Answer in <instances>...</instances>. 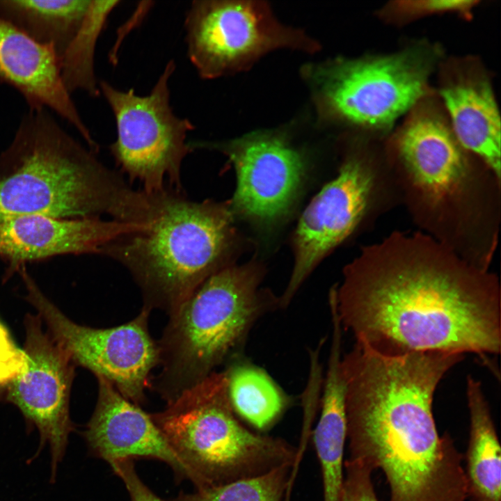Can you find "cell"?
<instances>
[{
    "label": "cell",
    "mask_w": 501,
    "mask_h": 501,
    "mask_svg": "<svg viewBox=\"0 0 501 501\" xmlns=\"http://www.w3.org/2000/svg\"><path fill=\"white\" fill-rule=\"evenodd\" d=\"M429 73V61L413 51L307 67L324 118L372 129L389 126L415 105Z\"/></svg>",
    "instance_id": "52a82bcc"
},
{
    "label": "cell",
    "mask_w": 501,
    "mask_h": 501,
    "mask_svg": "<svg viewBox=\"0 0 501 501\" xmlns=\"http://www.w3.org/2000/svg\"><path fill=\"white\" fill-rule=\"evenodd\" d=\"M293 466H283L267 473L182 493L174 501H284Z\"/></svg>",
    "instance_id": "cb8c5ba5"
},
{
    "label": "cell",
    "mask_w": 501,
    "mask_h": 501,
    "mask_svg": "<svg viewBox=\"0 0 501 501\" xmlns=\"http://www.w3.org/2000/svg\"><path fill=\"white\" fill-rule=\"evenodd\" d=\"M21 367L6 384L5 399L38 430L51 453L52 478L73 426L70 399L76 365L37 315L24 318Z\"/></svg>",
    "instance_id": "8fae6325"
},
{
    "label": "cell",
    "mask_w": 501,
    "mask_h": 501,
    "mask_svg": "<svg viewBox=\"0 0 501 501\" xmlns=\"http://www.w3.org/2000/svg\"><path fill=\"white\" fill-rule=\"evenodd\" d=\"M96 378L97 403L84 433L93 454L109 464L135 458L157 459L197 488L196 477L170 447L150 415L125 399L106 379Z\"/></svg>",
    "instance_id": "9a60e30c"
},
{
    "label": "cell",
    "mask_w": 501,
    "mask_h": 501,
    "mask_svg": "<svg viewBox=\"0 0 501 501\" xmlns=\"http://www.w3.org/2000/svg\"><path fill=\"white\" fill-rule=\"evenodd\" d=\"M154 202L150 225L113 240L101 255L127 268L141 289L143 308L170 315L229 265L234 214L230 201L196 202L172 187L155 193Z\"/></svg>",
    "instance_id": "277c9868"
},
{
    "label": "cell",
    "mask_w": 501,
    "mask_h": 501,
    "mask_svg": "<svg viewBox=\"0 0 501 501\" xmlns=\"http://www.w3.org/2000/svg\"><path fill=\"white\" fill-rule=\"evenodd\" d=\"M342 328L386 354L419 351L488 355L501 349L496 278L418 237L368 248L335 285Z\"/></svg>",
    "instance_id": "6da1fadb"
},
{
    "label": "cell",
    "mask_w": 501,
    "mask_h": 501,
    "mask_svg": "<svg viewBox=\"0 0 501 501\" xmlns=\"http://www.w3.org/2000/svg\"><path fill=\"white\" fill-rule=\"evenodd\" d=\"M110 466L124 482L131 501H164L155 495L139 478L133 460H122L112 463Z\"/></svg>",
    "instance_id": "4316f807"
},
{
    "label": "cell",
    "mask_w": 501,
    "mask_h": 501,
    "mask_svg": "<svg viewBox=\"0 0 501 501\" xmlns=\"http://www.w3.org/2000/svg\"><path fill=\"white\" fill-rule=\"evenodd\" d=\"M175 70V61H169L145 95L133 88L120 90L105 80L99 82L116 125L111 154L129 180L139 181L147 193L165 189L167 180L180 190L182 164L191 151L186 139L195 127L177 116L170 105L169 82Z\"/></svg>",
    "instance_id": "ba28073f"
},
{
    "label": "cell",
    "mask_w": 501,
    "mask_h": 501,
    "mask_svg": "<svg viewBox=\"0 0 501 501\" xmlns=\"http://www.w3.org/2000/svg\"><path fill=\"white\" fill-rule=\"evenodd\" d=\"M291 490L288 489L286 492L284 501H289Z\"/></svg>",
    "instance_id": "83f0119b"
},
{
    "label": "cell",
    "mask_w": 501,
    "mask_h": 501,
    "mask_svg": "<svg viewBox=\"0 0 501 501\" xmlns=\"http://www.w3.org/2000/svg\"><path fill=\"white\" fill-rule=\"evenodd\" d=\"M466 397L470 438L465 474L475 501H501V450L490 407L479 381L468 376Z\"/></svg>",
    "instance_id": "d6986e66"
},
{
    "label": "cell",
    "mask_w": 501,
    "mask_h": 501,
    "mask_svg": "<svg viewBox=\"0 0 501 501\" xmlns=\"http://www.w3.org/2000/svg\"><path fill=\"white\" fill-rule=\"evenodd\" d=\"M144 225L101 218H60L35 214L0 222V257L6 278L26 262L63 255L101 254L117 238Z\"/></svg>",
    "instance_id": "5bb4252c"
},
{
    "label": "cell",
    "mask_w": 501,
    "mask_h": 501,
    "mask_svg": "<svg viewBox=\"0 0 501 501\" xmlns=\"http://www.w3.org/2000/svg\"><path fill=\"white\" fill-rule=\"evenodd\" d=\"M92 0H0V17L54 47L59 58L81 27Z\"/></svg>",
    "instance_id": "ffe728a7"
},
{
    "label": "cell",
    "mask_w": 501,
    "mask_h": 501,
    "mask_svg": "<svg viewBox=\"0 0 501 501\" xmlns=\"http://www.w3.org/2000/svg\"><path fill=\"white\" fill-rule=\"evenodd\" d=\"M397 145L415 183L434 197L450 191L465 173L462 146L438 113L415 111L402 127Z\"/></svg>",
    "instance_id": "e0dca14e"
},
{
    "label": "cell",
    "mask_w": 501,
    "mask_h": 501,
    "mask_svg": "<svg viewBox=\"0 0 501 501\" xmlns=\"http://www.w3.org/2000/svg\"><path fill=\"white\" fill-rule=\"evenodd\" d=\"M189 146L221 152L232 162L237 188L231 210L260 225H270L289 212L301 189L305 163L282 134L256 132L226 141H191Z\"/></svg>",
    "instance_id": "7c38bea8"
},
{
    "label": "cell",
    "mask_w": 501,
    "mask_h": 501,
    "mask_svg": "<svg viewBox=\"0 0 501 501\" xmlns=\"http://www.w3.org/2000/svg\"><path fill=\"white\" fill-rule=\"evenodd\" d=\"M372 175L361 159L351 157L303 212L294 236V264L279 297L287 308L318 263L344 240L360 221L368 202Z\"/></svg>",
    "instance_id": "4fadbf2b"
},
{
    "label": "cell",
    "mask_w": 501,
    "mask_h": 501,
    "mask_svg": "<svg viewBox=\"0 0 501 501\" xmlns=\"http://www.w3.org/2000/svg\"><path fill=\"white\" fill-rule=\"evenodd\" d=\"M231 406L257 429L275 424L289 404V398L262 368L246 362L233 363L225 371Z\"/></svg>",
    "instance_id": "7402d4cb"
},
{
    "label": "cell",
    "mask_w": 501,
    "mask_h": 501,
    "mask_svg": "<svg viewBox=\"0 0 501 501\" xmlns=\"http://www.w3.org/2000/svg\"><path fill=\"white\" fill-rule=\"evenodd\" d=\"M452 129L463 148L500 176V117L489 81L477 73H457L440 88Z\"/></svg>",
    "instance_id": "ac0fdd59"
},
{
    "label": "cell",
    "mask_w": 501,
    "mask_h": 501,
    "mask_svg": "<svg viewBox=\"0 0 501 501\" xmlns=\"http://www.w3.org/2000/svg\"><path fill=\"white\" fill-rule=\"evenodd\" d=\"M260 267L228 265L207 278L169 316L157 342L161 369L154 389L169 403L244 346L255 323L279 308L260 287Z\"/></svg>",
    "instance_id": "5b68a950"
},
{
    "label": "cell",
    "mask_w": 501,
    "mask_h": 501,
    "mask_svg": "<svg viewBox=\"0 0 501 501\" xmlns=\"http://www.w3.org/2000/svg\"><path fill=\"white\" fill-rule=\"evenodd\" d=\"M166 440L198 480L197 489L224 484L292 466L297 447L254 433L231 406L225 371H214L150 414Z\"/></svg>",
    "instance_id": "8992f818"
},
{
    "label": "cell",
    "mask_w": 501,
    "mask_h": 501,
    "mask_svg": "<svg viewBox=\"0 0 501 501\" xmlns=\"http://www.w3.org/2000/svg\"><path fill=\"white\" fill-rule=\"evenodd\" d=\"M48 111L29 109L0 154V222L35 214L143 222L148 196L105 166Z\"/></svg>",
    "instance_id": "3957f363"
},
{
    "label": "cell",
    "mask_w": 501,
    "mask_h": 501,
    "mask_svg": "<svg viewBox=\"0 0 501 501\" xmlns=\"http://www.w3.org/2000/svg\"><path fill=\"white\" fill-rule=\"evenodd\" d=\"M184 29L188 57L204 79L245 70L278 49L315 53L320 48L301 30L280 22L262 1H193Z\"/></svg>",
    "instance_id": "9c48e42d"
},
{
    "label": "cell",
    "mask_w": 501,
    "mask_h": 501,
    "mask_svg": "<svg viewBox=\"0 0 501 501\" xmlns=\"http://www.w3.org/2000/svg\"><path fill=\"white\" fill-rule=\"evenodd\" d=\"M346 474L340 501H379L372 481L373 470L368 466L347 460Z\"/></svg>",
    "instance_id": "d4e9b609"
},
{
    "label": "cell",
    "mask_w": 501,
    "mask_h": 501,
    "mask_svg": "<svg viewBox=\"0 0 501 501\" xmlns=\"http://www.w3.org/2000/svg\"><path fill=\"white\" fill-rule=\"evenodd\" d=\"M477 3L464 0L408 1H399L392 7L399 15L409 17L442 12L467 13Z\"/></svg>",
    "instance_id": "484cf974"
},
{
    "label": "cell",
    "mask_w": 501,
    "mask_h": 501,
    "mask_svg": "<svg viewBox=\"0 0 501 501\" xmlns=\"http://www.w3.org/2000/svg\"><path fill=\"white\" fill-rule=\"evenodd\" d=\"M120 2L92 0L81 27L61 57L62 79L70 94L82 90L95 97L100 95L95 72V47L109 15Z\"/></svg>",
    "instance_id": "603a6c76"
},
{
    "label": "cell",
    "mask_w": 501,
    "mask_h": 501,
    "mask_svg": "<svg viewBox=\"0 0 501 501\" xmlns=\"http://www.w3.org/2000/svg\"><path fill=\"white\" fill-rule=\"evenodd\" d=\"M463 355L386 354L360 343L342 358L349 458L385 475L389 501H465L463 456L438 432L436 389Z\"/></svg>",
    "instance_id": "7a4b0ae2"
},
{
    "label": "cell",
    "mask_w": 501,
    "mask_h": 501,
    "mask_svg": "<svg viewBox=\"0 0 501 501\" xmlns=\"http://www.w3.org/2000/svg\"><path fill=\"white\" fill-rule=\"evenodd\" d=\"M321 409L312 432L321 466L324 501H340L344 481V452L347 438L346 384L342 374L326 373Z\"/></svg>",
    "instance_id": "44dd1931"
},
{
    "label": "cell",
    "mask_w": 501,
    "mask_h": 501,
    "mask_svg": "<svg viewBox=\"0 0 501 501\" xmlns=\"http://www.w3.org/2000/svg\"><path fill=\"white\" fill-rule=\"evenodd\" d=\"M19 273L25 285L26 300L74 365L106 379L134 404H143L150 373L159 360L157 342L148 330L150 311L143 308L134 319L114 327L81 325L44 294L26 269Z\"/></svg>",
    "instance_id": "30bf717a"
},
{
    "label": "cell",
    "mask_w": 501,
    "mask_h": 501,
    "mask_svg": "<svg viewBox=\"0 0 501 501\" xmlns=\"http://www.w3.org/2000/svg\"><path fill=\"white\" fill-rule=\"evenodd\" d=\"M0 80L18 90L29 109L54 111L78 131L93 150L97 148L63 84L54 47L38 42L1 17Z\"/></svg>",
    "instance_id": "2e32d148"
}]
</instances>
